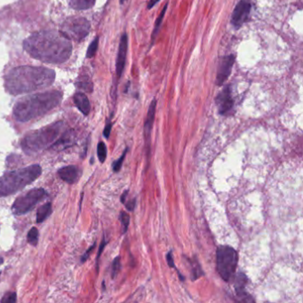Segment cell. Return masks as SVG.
Here are the masks:
<instances>
[{"mask_svg": "<svg viewBox=\"0 0 303 303\" xmlns=\"http://www.w3.org/2000/svg\"><path fill=\"white\" fill-rule=\"evenodd\" d=\"M24 47L32 57L47 63L65 62L72 53L70 39L60 31L36 32L24 40Z\"/></svg>", "mask_w": 303, "mask_h": 303, "instance_id": "obj_1", "label": "cell"}, {"mask_svg": "<svg viewBox=\"0 0 303 303\" xmlns=\"http://www.w3.org/2000/svg\"><path fill=\"white\" fill-rule=\"evenodd\" d=\"M55 72L44 67L20 66L9 71L6 87L13 95L46 88L55 81Z\"/></svg>", "mask_w": 303, "mask_h": 303, "instance_id": "obj_2", "label": "cell"}, {"mask_svg": "<svg viewBox=\"0 0 303 303\" xmlns=\"http://www.w3.org/2000/svg\"><path fill=\"white\" fill-rule=\"evenodd\" d=\"M62 93L49 91L20 99L14 107V117L19 122H28L41 117L61 103Z\"/></svg>", "mask_w": 303, "mask_h": 303, "instance_id": "obj_3", "label": "cell"}, {"mask_svg": "<svg viewBox=\"0 0 303 303\" xmlns=\"http://www.w3.org/2000/svg\"><path fill=\"white\" fill-rule=\"evenodd\" d=\"M42 173L39 165L7 172L0 177V198H5L23 190L38 179Z\"/></svg>", "mask_w": 303, "mask_h": 303, "instance_id": "obj_4", "label": "cell"}, {"mask_svg": "<svg viewBox=\"0 0 303 303\" xmlns=\"http://www.w3.org/2000/svg\"><path fill=\"white\" fill-rule=\"evenodd\" d=\"M64 129L62 121L55 122L46 127L29 132L22 140V148L28 155H32L49 148L51 145L61 136Z\"/></svg>", "mask_w": 303, "mask_h": 303, "instance_id": "obj_5", "label": "cell"}, {"mask_svg": "<svg viewBox=\"0 0 303 303\" xmlns=\"http://www.w3.org/2000/svg\"><path fill=\"white\" fill-rule=\"evenodd\" d=\"M238 261V255L235 249L221 245L216 252V264L217 271L222 279L230 282L233 279Z\"/></svg>", "mask_w": 303, "mask_h": 303, "instance_id": "obj_6", "label": "cell"}, {"mask_svg": "<svg viewBox=\"0 0 303 303\" xmlns=\"http://www.w3.org/2000/svg\"><path fill=\"white\" fill-rule=\"evenodd\" d=\"M47 197V192L42 188L33 189L26 194L20 196L16 199L12 206L13 214L17 216L24 215L33 210L39 203L43 201Z\"/></svg>", "mask_w": 303, "mask_h": 303, "instance_id": "obj_7", "label": "cell"}, {"mask_svg": "<svg viewBox=\"0 0 303 303\" xmlns=\"http://www.w3.org/2000/svg\"><path fill=\"white\" fill-rule=\"evenodd\" d=\"M90 31L89 22L82 17H75L66 20L61 27L60 32L68 39L81 41L88 35Z\"/></svg>", "mask_w": 303, "mask_h": 303, "instance_id": "obj_8", "label": "cell"}, {"mask_svg": "<svg viewBox=\"0 0 303 303\" xmlns=\"http://www.w3.org/2000/svg\"><path fill=\"white\" fill-rule=\"evenodd\" d=\"M235 63V56L233 55H228L222 57L219 62L216 76V85L221 86L225 83L231 73V70Z\"/></svg>", "mask_w": 303, "mask_h": 303, "instance_id": "obj_9", "label": "cell"}, {"mask_svg": "<svg viewBox=\"0 0 303 303\" xmlns=\"http://www.w3.org/2000/svg\"><path fill=\"white\" fill-rule=\"evenodd\" d=\"M251 8H252V6L248 0H241L236 6V8L232 13L231 24H233L236 28L241 27L248 18Z\"/></svg>", "mask_w": 303, "mask_h": 303, "instance_id": "obj_10", "label": "cell"}, {"mask_svg": "<svg viewBox=\"0 0 303 303\" xmlns=\"http://www.w3.org/2000/svg\"><path fill=\"white\" fill-rule=\"evenodd\" d=\"M215 101L218 107V111L221 115L225 116L232 110L234 101L231 96L230 87L229 86H225L222 92H220L216 96Z\"/></svg>", "mask_w": 303, "mask_h": 303, "instance_id": "obj_11", "label": "cell"}, {"mask_svg": "<svg viewBox=\"0 0 303 303\" xmlns=\"http://www.w3.org/2000/svg\"><path fill=\"white\" fill-rule=\"evenodd\" d=\"M156 107L157 101L153 99L148 108V114L144 124V137H145V145L147 148V155H149V148H150V136H152V128L155 120Z\"/></svg>", "mask_w": 303, "mask_h": 303, "instance_id": "obj_12", "label": "cell"}, {"mask_svg": "<svg viewBox=\"0 0 303 303\" xmlns=\"http://www.w3.org/2000/svg\"><path fill=\"white\" fill-rule=\"evenodd\" d=\"M127 48H128V38H127L126 33H124L121 37L120 44H119L118 53H117V63H116V72H117L118 78H120L121 76L123 74V71H124Z\"/></svg>", "mask_w": 303, "mask_h": 303, "instance_id": "obj_13", "label": "cell"}, {"mask_svg": "<svg viewBox=\"0 0 303 303\" xmlns=\"http://www.w3.org/2000/svg\"><path fill=\"white\" fill-rule=\"evenodd\" d=\"M58 175L65 183L73 184L80 178L81 170L77 166H67L59 169Z\"/></svg>", "mask_w": 303, "mask_h": 303, "instance_id": "obj_14", "label": "cell"}, {"mask_svg": "<svg viewBox=\"0 0 303 303\" xmlns=\"http://www.w3.org/2000/svg\"><path fill=\"white\" fill-rule=\"evenodd\" d=\"M75 141H76V138H75L74 132L72 131H66L61 134V137L55 140L48 149H54V150L60 152L64 148H69L70 146L74 145Z\"/></svg>", "mask_w": 303, "mask_h": 303, "instance_id": "obj_15", "label": "cell"}, {"mask_svg": "<svg viewBox=\"0 0 303 303\" xmlns=\"http://www.w3.org/2000/svg\"><path fill=\"white\" fill-rule=\"evenodd\" d=\"M246 276L240 273L238 276H237L235 279V288L237 291V297L239 298L240 301H253V299L251 298V296L247 294V292H245V288L246 285Z\"/></svg>", "mask_w": 303, "mask_h": 303, "instance_id": "obj_16", "label": "cell"}, {"mask_svg": "<svg viewBox=\"0 0 303 303\" xmlns=\"http://www.w3.org/2000/svg\"><path fill=\"white\" fill-rule=\"evenodd\" d=\"M75 105L77 106L80 111H81L85 116H87L90 112V101L88 98L86 97V94L83 93H75L74 97Z\"/></svg>", "mask_w": 303, "mask_h": 303, "instance_id": "obj_17", "label": "cell"}, {"mask_svg": "<svg viewBox=\"0 0 303 303\" xmlns=\"http://www.w3.org/2000/svg\"><path fill=\"white\" fill-rule=\"evenodd\" d=\"M52 214V204L47 203L40 206L37 212V222L41 223L47 220V218Z\"/></svg>", "mask_w": 303, "mask_h": 303, "instance_id": "obj_18", "label": "cell"}, {"mask_svg": "<svg viewBox=\"0 0 303 303\" xmlns=\"http://www.w3.org/2000/svg\"><path fill=\"white\" fill-rule=\"evenodd\" d=\"M95 0H70L71 8L76 10H86L93 8Z\"/></svg>", "mask_w": 303, "mask_h": 303, "instance_id": "obj_19", "label": "cell"}, {"mask_svg": "<svg viewBox=\"0 0 303 303\" xmlns=\"http://www.w3.org/2000/svg\"><path fill=\"white\" fill-rule=\"evenodd\" d=\"M167 6H168V4H166V6L164 7L162 12H161L160 16L158 17V19H157V21H156L155 27H154L153 33H152V46H153V44L155 43L156 38H157V36H158L159 32H160V27H161V24H162L164 17H165V15H166V12H167Z\"/></svg>", "mask_w": 303, "mask_h": 303, "instance_id": "obj_20", "label": "cell"}, {"mask_svg": "<svg viewBox=\"0 0 303 303\" xmlns=\"http://www.w3.org/2000/svg\"><path fill=\"white\" fill-rule=\"evenodd\" d=\"M190 263H191V267H192V279H198L200 276L205 275V272L203 271L201 266L199 264L198 260H191Z\"/></svg>", "mask_w": 303, "mask_h": 303, "instance_id": "obj_21", "label": "cell"}, {"mask_svg": "<svg viewBox=\"0 0 303 303\" xmlns=\"http://www.w3.org/2000/svg\"><path fill=\"white\" fill-rule=\"evenodd\" d=\"M39 229L36 227H33L30 229L29 233H28L27 239L29 244H31L33 246H37L39 244Z\"/></svg>", "mask_w": 303, "mask_h": 303, "instance_id": "obj_22", "label": "cell"}, {"mask_svg": "<svg viewBox=\"0 0 303 303\" xmlns=\"http://www.w3.org/2000/svg\"><path fill=\"white\" fill-rule=\"evenodd\" d=\"M78 83H77L78 87L81 89L85 90L86 92H92L93 91V84L87 77L85 78H79L78 79Z\"/></svg>", "mask_w": 303, "mask_h": 303, "instance_id": "obj_23", "label": "cell"}, {"mask_svg": "<svg viewBox=\"0 0 303 303\" xmlns=\"http://www.w3.org/2000/svg\"><path fill=\"white\" fill-rule=\"evenodd\" d=\"M97 155L100 162L104 163L107 158V147L103 141H100L98 143Z\"/></svg>", "mask_w": 303, "mask_h": 303, "instance_id": "obj_24", "label": "cell"}, {"mask_svg": "<svg viewBox=\"0 0 303 303\" xmlns=\"http://www.w3.org/2000/svg\"><path fill=\"white\" fill-rule=\"evenodd\" d=\"M119 219H120L121 223H122V225H123V233L124 234L127 231V229H128L129 222H130V216H129L128 214H126L125 212H121Z\"/></svg>", "mask_w": 303, "mask_h": 303, "instance_id": "obj_25", "label": "cell"}, {"mask_svg": "<svg viewBox=\"0 0 303 303\" xmlns=\"http://www.w3.org/2000/svg\"><path fill=\"white\" fill-rule=\"evenodd\" d=\"M98 44H99V38L93 40V42L91 43L89 47H88V50H87V54H86V57L87 58H92L93 56H94L96 51H97Z\"/></svg>", "mask_w": 303, "mask_h": 303, "instance_id": "obj_26", "label": "cell"}, {"mask_svg": "<svg viewBox=\"0 0 303 303\" xmlns=\"http://www.w3.org/2000/svg\"><path fill=\"white\" fill-rule=\"evenodd\" d=\"M127 152H128V148H125L120 158H119L118 160H116V161L113 163V170H114V172H116V173H117V172L120 171L121 167H122V165H123L124 158H125V156H126V153H127Z\"/></svg>", "mask_w": 303, "mask_h": 303, "instance_id": "obj_27", "label": "cell"}, {"mask_svg": "<svg viewBox=\"0 0 303 303\" xmlns=\"http://www.w3.org/2000/svg\"><path fill=\"white\" fill-rule=\"evenodd\" d=\"M121 268L120 257L118 256L113 260L112 269H111V275L112 278H115L117 276V274L119 272Z\"/></svg>", "mask_w": 303, "mask_h": 303, "instance_id": "obj_28", "label": "cell"}, {"mask_svg": "<svg viewBox=\"0 0 303 303\" xmlns=\"http://www.w3.org/2000/svg\"><path fill=\"white\" fill-rule=\"evenodd\" d=\"M17 296L16 292H8L5 294L4 297L1 299L2 303H14L16 302Z\"/></svg>", "mask_w": 303, "mask_h": 303, "instance_id": "obj_29", "label": "cell"}, {"mask_svg": "<svg viewBox=\"0 0 303 303\" xmlns=\"http://www.w3.org/2000/svg\"><path fill=\"white\" fill-rule=\"evenodd\" d=\"M107 245V241L105 240V237H103V239H102V241H101V245H100V248H99V252H98L97 258H96V262H97V264H96V267H99V259H100V256L101 255V253H102V251H103V249L105 248V245Z\"/></svg>", "mask_w": 303, "mask_h": 303, "instance_id": "obj_30", "label": "cell"}, {"mask_svg": "<svg viewBox=\"0 0 303 303\" xmlns=\"http://www.w3.org/2000/svg\"><path fill=\"white\" fill-rule=\"evenodd\" d=\"M94 247H95V243H94V244H93V245H92V246H91V247H90L87 251H86V253H85V254L81 257L82 263L86 262V260L89 258L90 254H91V253H92V251H93V249H94Z\"/></svg>", "mask_w": 303, "mask_h": 303, "instance_id": "obj_31", "label": "cell"}, {"mask_svg": "<svg viewBox=\"0 0 303 303\" xmlns=\"http://www.w3.org/2000/svg\"><path fill=\"white\" fill-rule=\"evenodd\" d=\"M111 127H112V123L111 122L107 123L105 129L103 131V135L105 136L106 139H109V134H110V132H111Z\"/></svg>", "mask_w": 303, "mask_h": 303, "instance_id": "obj_32", "label": "cell"}, {"mask_svg": "<svg viewBox=\"0 0 303 303\" xmlns=\"http://www.w3.org/2000/svg\"><path fill=\"white\" fill-rule=\"evenodd\" d=\"M167 263H168V265H169L171 268H175V262H174V257H173V254H172L171 252H169V253H167Z\"/></svg>", "mask_w": 303, "mask_h": 303, "instance_id": "obj_33", "label": "cell"}, {"mask_svg": "<svg viewBox=\"0 0 303 303\" xmlns=\"http://www.w3.org/2000/svg\"><path fill=\"white\" fill-rule=\"evenodd\" d=\"M124 205H125L126 208H127L129 211H133L134 210V207H135V199L131 200V201H129L127 204H124Z\"/></svg>", "mask_w": 303, "mask_h": 303, "instance_id": "obj_34", "label": "cell"}, {"mask_svg": "<svg viewBox=\"0 0 303 303\" xmlns=\"http://www.w3.org/2000/svg\"><path fill=\"white\" fill-rule=\"evenodd\" d=\"M159 1H160V0H150V1L148 2V9H152Z\"/></svg>", "mask_w": 303, "mask_h": 303, "instance_id": "obj_35", "label": "cell"}, {"mask_svg": "<svg viewBox=\"0 0 303 303\" xmlns=\"http://www.w3.org/2000/svg\"><path fill=\"white\" fill-rule=\"evenodd\" d=\"M127 194H128V191H124V194L122 195V197H121V202L124 204V199L126 198Z\"/></svg>", "mask_w": 303, "mask_h": 303, "instance_id": "obj_36", "label": "cell"}, {"mask_svg": "<svg viewBox=\"0 0 303 303\" xmlns=\"http://www.w3.org/2000/svg\"><path fill=\"white\" fill-rule=\"evenodd\" d=\"M124 1H126V0H120L121 4H122V3H124Z\"/></svg>", "mask_w": 303, "mask_h": 303, "instance_id": "obj_37", "label": "cell"}, {"mask_svg": "<svg viewBox=\"0 0 303 303\" xmlns=\"http://www.w3.org/2000/svg\"><path fill=\"white\" fill-rule=\"evenodd\" d=\"M0 274H1V272H0Z\"/></svg>", "mask_w": 303, "mask_h": 303, "instance_id": "obj_38", "label": "cell"}]
</instances>
